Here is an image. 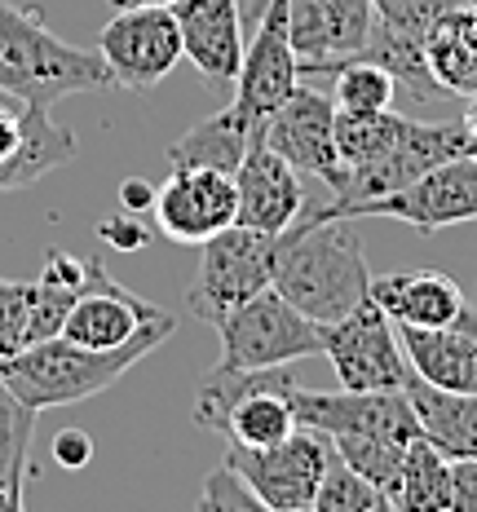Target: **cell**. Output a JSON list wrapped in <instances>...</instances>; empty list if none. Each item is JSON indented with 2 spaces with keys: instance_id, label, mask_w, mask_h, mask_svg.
<instances>
[{
  "instance_id": "cell-1",
  "label": "cell",
  "mask_w": 477,
  "mask_h": 512,
  "mask_svg": "<svg viewBox=\"0 0 477 512\" xmlns=\"http://www.w3.org/2000/svg\"><path fill=\"white\" fill-rule=\"evenodd\" d=\"M274 292L310 323L327 327L371 301V270L358 221L288 226L274 239Z\"/></svg>"
},
{
  "instance_id": "cell-2",
  "label": "cell",
  "mask_w": 477,
  "mask_h": 512,
  "mask_svg": "<svg viewBox=\"0 0 477 512\" xmlns=\"http://www.w3.org/2000/svg\"><path fill=\"white\" fill-rule=\"evenodd\" d=\"M177 332V318H159L137 340L120 349H80L67 336L40 340V345L23 349V354L0 362V380L14 389L18 402H27L31 411H53V407H76L84 398H98L102 389H111L129 367H137L151 349H159L168 336Z\"/></svg>"
},
{
  "instance_id": "cell-3",
  "label": "cell",
  "mask_w": 477,
  "mask_h": 512,
  "mask_svg": "<svg viewBox=\"0 0 477 512\" xmlns=\"http://www.w3.org/2000/svg\"><path fill=\"white\" fill-rule=\"evenodd\" d=\"M102 89H115V80L98 49H76L53 36L36 9L0 5V93L53 111V102Z\"/></svg>"
},
{
  "instance_id": "cell-4",
  "label": "cell",
  "mask_w": 477,
  "mask_h": 512,
  "mask_svg": "<svg viewBox=\"0 0 477 512\" xmlns=\"http://www.w3.org/2000/svg\"><path fill=\"white\" fill-rule=\"evenodd\" d=\"M292 367H265V371H230L212 367L195 393V424L208 433H221L226 446H274L292 437L296 424L292 393H296Z\"/></svg>"
},
{
  "instance_id": "cell-5",
  "label": "cell",
  "mask_w": 477,
  "mask_h": 512,
  "mask_svg": "<svg viewBox=\"0 0 477 512\" xmlns=\"http://www.w3.org/2000/svg\"><path fill=\"white\" fill-rule=\"evenodd\" d=\"M274 283V234L226 226L199 243V270L186 287V305L195 318L217 327L226 314L248 305Z\"/></svg>"
},
{
  "instance_id": "cell-6",
  "label": "cell",
  "mask_w": 477,
  "mask_h": 512,
  "mask_svg": "<svg viewBox=\"0 0 477 512\" xmlns=\"http://www.w3.org/2000/svg\"><path fill=\"white\" fill-rule=\"evenodd\" d=\"M221 336V367L230 371H265L288 362L323 354V327L310 323L301 309H292L274 287L239 305L217 323Z\"/></svg>"
},
{
  "instance_id": "cell-7",
  "label": "cell",
  "mask_w": 477,
  "mask_h": 512,
  "mask_svg": "<svg viewBox=\"0 0 477 512\" xmlns=\"http://www.w3.org/2000/svg\"><path fill=\"white\" fill-rule=\"evenodd\" d=\"M89 279V261L49 248L40 279H0V362L40 345V340L62 336L71 305L84 292Z\"/></svg>"
},
{
  "instance_id": "cell-8",
  "label": "cell",
  "mask_w": 477,
  "mask_h": 512,
  "mask_svg": "<svg viewBox=\"0 0 477 512\" xmlns=\"http://www.w3.org/2000/svg\"><path fill=\"white\" fill-rule=\"evenodd\" d=\"M336 451L332 437L314 433V429H296L292 437L261 451L248 446H226V464L257 490V499L274 512H305L314 504V490L323 482V473L332 468Z\"/></svg>"
},
{
  "instance_id": "cell-9",
  "label": "cell",
  "mask_w": 477,
  "mask_h": 512,
  "mask_svg": "<svg viewBox=\"0 0 477 512\" xmlns=\"http://www.w3.org/2000/svg\"><path fill=\"white\" fill-rule=\"evenodd\" d=\"M323 358L336 367L341 389L376 393V389H407L411 362L398 340V327L385 318L376 301L358 305L341 323L323 327Z\"/></svg>"
},
{
  "instance_id": "cell-10",
  "label": "cell",
  "mask_w": 477,
  "mask_h": 512,
  "mask_svg": "<svg viewBox=\"0 0 477 512\" xmlns=\"http://www.w3.org/2000/svg\"><path fill=\"white\" fill-rule=\"evenodd\" d=\"M98 58L111 71L115 89L151 93L186 58L173 9H115L98 36Z\"/></svg>"
},
{
  "instance_id": "cell-11",
  "label": "cell",
  "mask_w": 477,
  "mask_h": 512,
  "mask_svg": "<svg viewBox=\"0 0 477 512\" xmlns=\"http://www.w3.org/2000/svg\"><path fill=\"white\" fill-rule=\"evenodd\" d=\"M292 411H296V424H305V429L323 437H385V442H398V446L420 442V420L402 389L323 393V389L296 384Z\"/></svg>"
},
{
  "instance_id": "cell-12",
  "label": "cell",
  "mask_w": 477,
  "mask_h": 512,
  "mask_svg": "<svg viewBox=\"0 0 477 512\" xmlns=\"http://www.w3.org/2000/svg\"><path fill=\"white\" fill-rule=\"evenodd\" d=\"M301 84V67H296L292 36H288V0H270L257 23V36L243 45V62L235 76V111L239 120L265 137V120L279 111L283 102Z\"/></svg>"
},
{
  "instance_id": "cell-13",
  "label": "cell",
  "mask_w": 477,
  "mask_h": 512,
  "mask_svg": "<svg viewBox=\"0 0 477 512\" xmlns=\"http://www.w3.org/2000/svg\"><path fill=\"white\" fill-rule=\"evenodd\" d=\"M265 146L279 151L296 173H310L327 186V199L345 186L349 168L336 151V102L332 93H318L296 84V93L265 120Z\"/></svg>"
},
{
  "instance_id": "cell-14",
  "label": "cell",
  "mask_w": 477,
  "mask_h": 512,
  "mask_svg": "<svg viewBox=\"0 0 477 512\" xmlns=\"http://www.w3.org/2000/svg\"><path fill=\"white\" fill-rule=\"evenodd\" d=\"M367 217L402 221V226H416L420 234H438L447 226H460V221H477V159L473 155L447 159V164L416 177L398 195L354 208L345 221H367Z\"/></svg>"
},
{
  "instance_id": "cell-15",
  "label": "cell",
  "mask_w": 477,
  "mask_h": 512,
  "mask_svg": "<svg viewBox=\"0 0 477 512\" xmlns=\"http://www.w3.org/2000/svg\"><path fill=\"white\" fill-rule=\"evenodd\" d=\"M371 0H288V36L305 76H336L363 58L371 36Z\"/></svg>"
},
{
  "instance_id": "cell-16",
  "label": "cell",
  "mask_w": 477,
  "mask_h": 512,
  "mask_svg": "<svg viewBox=\"0 0 477 512\" xmlns=\"http://www.w3.org/2000/svg\"><path fill=\"white\" fill-rule=\"evenodd\" d=\"M155 230L173 243L199 248L212 234L235 226L239 190L230 173L217 168H173L155 186Z\"/></svg>"
},
{
  "instance_id": "cell-17",
  "label": "cell",
  "mask_w": 477,
  "mask_h": 512,
  "mask_svg": "<svg viewBox=\"0 0 477 512\" xmlns=\"http://www.w3.org/2000/svg\"><path fill=\"white\" fill-rule=\"evenodd\" d=\"M159 318H168V309L133 296L129 287L106 274L102 261H89V279H84V292L76 296L67 323H62V336L80 349H120Z\"/></svg>"
},
{
  "instance_id": "cell-18",
  "label": "cell",
  "mask_w": 477,
  "mask_h": 512,
  "mask_svg": "<svg viewBox=\"0 0 477 512\" xmlns=\"http://www.w3.org/2000/svg\"><path fill=\"white\" fill-rule=\"evenodd\" d=\"M235 190H239L235 226L274 234V239L301 217L305 199H310L301 186V173H296L279 151H270L265 137H257V142L248 146L243 164L235 168Z\"/></svg>"
},
{
  "instance_id": "cell-19",
  "label": "cell",
  "mask_w": 477,
  "mask_h": 512,
  "mask_svg": "<svg viewBox=\"0 0 477 512\" xmlns=\"http://www.w3.org/2000/svg\"><path fill=\"white\" fill-rule=\"evenodd\" d=\"M182 53L195 62V71L212 84H235L243 62V27L239 0H177L173 5Z\"/></svg>"
},
{
  "instance_id": "cell-20",
  "label": "cell",
  "mask_w": 477,
  "mask_h": 512,
  "mask_svg": "<svg viewBox=\"0 0 477 512\" xmlns=\"http://www.w3.org/2000/svg\"><path fill=\"white\" fill-rule=\"evenodd\" d=\"M398 340L424 384L447 393H477V309H464L451 327L438 332L398 327Z\"/></svg>"
},
{
  "instance_id": "cell-21",
  "label": "cell",
  "mask_w": 477,
  "mask_h": 512,
  "mask_svg": "<svg viewBox=\"0 0 477 512\" xmlns=\"http://www.w3.org/2000/svg\"><path fill=\"white\" fill-rule=\"evenodd\" d=\"M371 301L385 309V318L394 327H420V332L451 327L469 309L460 283L442 270L380 274V279H371Z\"/></svg>"
},
{
  "instance_id": "cell-22",
  "label": "cell",
  "mask_w": 477,
  "mask_h": 512,
  "mask_svg": "<svg viewBox=\"0 0 477 512\" xmlns=\"http://www.w3.org/2000/svg\"><path fill=\"white\" fill-rule=\"evenodd\" d=\"M407 402L420 420V437L438 446L451 464L477 460V393H447L424 384L416 371L407 380Z\"/></svg>"
},
{
  "instance_id": "cell-23",
  "label": "cell",
  "mask_w": 477,
  "mask_h": 512,
  "mask_svg": "<svg viewBox=\"0 0 477 512\" xmlns=\"http://www.w3.org/2000/svg\"><path fill=\"white\" fill-rule=\"evenodd\" d=\"M71 159H76V133L62 128L45 106H23V137H18L14 155L0 159V195L36 186Z\"/></svg>"
},
{
  "instance_id": "cell-24",
  "label": "cell",
  "mask_w": 477,
  "mask_h": 512,
  "mask_svg": "<svg viewBox=\"0 0 477 512\" xmlns=\"http://www.w3.org/2000/svg\"><path fill=\"white\" fill-rule=\"evenodd\" d=\"M429 71L451 98H477V5H451L433 23L429 40Z\"/></svg>"
},
{
  "instance_id": "cell-25",
  "label": "cell",
  "mask_w": 477,
  "mask_h": 512,
  "mask_svg": "<svg viewBox=\"0 0 477 512\" xmlns=\"http://www.w3.org/2000/svg\"><path fill=\"white\" fill-rule=\"evenodd\" d=\"M252 142H257V133L239 120L235 106H226V111H217V115H208V120H199L195 128H186V133L168 146V168H217V173L235 177V168L243 164Z\"/></svg>"
},
{
  "instance_id": "cell-26",
  "label": "cell",
  "mask_w": 477,
  "mask_h": 512,
  "mask_svg": "<svg viewBox=\"0 0 477 512\" xmlns=\"http://www.w3.org/2000/svg\"><path fill=\"white\" fill-rule=\"evenodd\" d=\"M363 58L376 62L380 71H389L394 84L407 93L411 102H442V98H451V93L442 89L438 80H433L424 40L407 36V31H398V27H389V23H380V18H371V36H367Z\"/></svg>"
},
{
  "instance_id": "cell-27",
  "label": "cell",
  "mask_w": 477,
  "mask_h": 512,
  "mask_svg": "<svg viewBox=\"0 0 477 512\" xmlns=\"http://www.w3.org/2000/svg\"><path fill=\"white\" fill-rule=\"evenodd\" d=\"M394 512H451V460L424 437L407 446Z\"/></svg>"
},
{
  "instance_id": "cell-28",
  "label": "cell",
  "mask_w": 477,
  "mask_h": 512,
  "mask_svg": "<svg viewBox=\"0 0 477 512\" xmlns=\"http://www.w3.org/2000/svg\"><path fill=\"white\" fill-rule=\"evenodd\" d=\"M411 120L398 111H380V115H345L336 111V151H341L345 168H358V164H371L385 151L407 137Z\"/></svg>"
},
{
  "instance_id": "cell-29",
  "label": "cell",
  "mask_w": 477,
  "mask_h": 512,
  "mask_svg": "<svg viewBox=\"0 0 477 512\" xmlns=\"http://www.w3.org/2000/svg\"><path fill=\"white\" fill-rule=\"evenodd\" d=\"M36 415L27 402L14 398L5 380H0V490H23L31 477V433H36Z\"/></svg>"
},
{
  "instance_id": "cell-30",
  "label": "cell",
  "mask_w": 477,
  "mask_h": 512,
  "mask_svg": "<svg viewBox=\"0 0 477 512\" xmlns=\"http://www.w3.org/2000/svg\"><path fill=\"white\" fill-rule=\"evenodd\" d=\"M336 111L345 115H380V111H394V98H398V84L389 71H380L376 62L367 58H354L336 71Z\"/></svg>"
},
{
  "instance_id": "cell-31",
  "label": "cell",
  "mask_w": 477,
  "mask_h": 512,
  "mask_svg": "<svg viewBox=\"0 0 477 512\" xmlns=\"http://www.w3.org/2000/svg\"><path fill=\"white\" fill-rule=\"evenodd\" d=\"M332 451L341 455L363 482H371L380 495L394 499L398 477H402V460H407V446L385 442V437H332Z\"/></svg>"
},
{
  "instance_id": "cell-32",
  "label": "cell",
  "mask_w": 477,
  "mask_h": 512,
  "mask_svg": "<svg viewBox=\"0 0 477 512\" xmlns=\"http://www.w3.org/2000/svg\"><path fill=\"white\" fill-rule=\"evenodd\" d=\"M195 512H274V508H265L257 499V490L243 482L230 464H217L204 477V490H199V508Z\"/></svg>"
},
{
  "instance_id": "cell-33",
  "label": "cell",
  "mask_w": 477,
  "mask_h": 512,
  "mask_svg": "<svg viewBox=\"0 0 477 512\" xmlns=\"http://www.w3.org/2000/svg\"><path fill=\"white\" fill-rule=\"evenodd\" d=\"M98 239L106 243V248H115V252H142L146 243L155 239V230H151V226H142V221H137L133 212H124V217H106V221H98Z\"/></svg>"
},
{
  "instance_id": "cell-34",
  "label": "cell",
  "mask_w": 477,
  "mask_h": 512,
  "mask_svg": "<svg viewBox=\"0 0 477 512\" xmlns=\"http://www.w3.org/2000/svg\"><path fill=\"white\" fill-rule=\"evenodd\" d=\"M49 455H53V464H58V468L80 473V468H89V460H93V437L80 433V429H62L49 442Z\"/></svg>"
},
{
  "instance_id": "cell-35",
  "label": "cell",
  "mask_w": 477,
  "mask_h": 512,
  "mask_svg": "<svg viewBox=\"0 0 477 512\" xmlns=\"http://www.w3.org/2000/svg\"><path fill=\"white\" fill-rule=\"evenodd\" d=\"M451 512H477V460L451 464Z\"/></svg>"
},
{
  "instance_id": "cell-36",
  "label": "cell",
  "mask_w": 477,
  "mask_h": 512,
  "mask_svg": "<svg viewBox=\"0 0 477 512\" xmlns=\"http://www.w3.org/2000/svg\"><path fill=\"white\" fill-rule=\"evenodd\" d=\"M120 208L133 212V217H146L155 208V186L146 177H124L120 181Z\"/></svg>"
},
{
  "instance_id": "cell-37",
  "label": "cell",
  "mask_w": 477,
  "mask_h": 512,
  "mask_svg": "<svg viewBox=\"0 0 477 512\" xmlns=\"http://www.w3.org/2000/svg\"><path fill=\"white\" fill-rule=\"evenodd\" d=\"M18 137H23V102H0V159L14 155Z\"/></svg>"
},
{
  "instance_id": "cell-38",
  "label": "cell",
  "mask_w": 477,
  "mask_h": 512,
  "mask_svg": "<svg viewBox=\"0 0 477 512\" xmlns=\"http://www.w3.org/2000/svg\"><path fill=\"white\" fill-rule=\"evenodd\" d=\"M0 512H27V486L23 490H0Z\"/></svg>"
},
{
  "instance_id": "cell-39",
  "label": "cell",
  "mask_w": 477,
  "mask_h": 512,
  "mask_svg": "<svg viewBox=\"0 0 477 512\" xmlns=\"http://www.w3.org/2000/svg\"><path fill=\"white\" fill-rule=\"evenodd\" d=\"M177 0H111V9H173Z\"/></svg>"
},
{
  "instance_id": "cell-40",
  "label": "cell",
  "mask_w": 477,
  "mask_h": 512,
  "mask_svg": "<svg viewBox=\"0 0 477 512\" xmlns=\"http://www.w3.org/2000/svg\"><path fill=\"white\" fill-rule=\"evenodd\" d=\"M464 128H469V137H473V159H477V98H469V106H464Z\"/></svg>"
},
{
  "instance_id": "cell-41",
  "label": "cell",
  "mask_w": 477,
  "mask_h": 512,
  "mask_svg": "<svg viewBox=\"0 0 477 512\" xmlns=\"http://www.w3.org/2000/svg\"><path fill=\"white\" fill-rule=\"evenodd\" d=\"M363 512H394V499H389V495H380L376 504H371V508H363Z\"/></svg>"
},
{
  "instance_id": "cell-42",
  "label": "cell",
  "mask_w": 477,
  "mask_h": 512,
  "mask_svg": "<svg viewBox=\"0 0 477 512\" xmlns=\"http://www.w3.org/2000/svg\"><path fill=\"white\" fill-rule=\"evenodd\" d=\"M455 5H477V0H455Z\"/></svg>"
}]
</instances>
